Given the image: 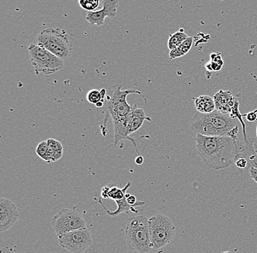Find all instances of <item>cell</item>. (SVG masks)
Instances as JSON below:
<instances>
[{"label": "cell", "mask_w": 257, "mask_h": 253, "mask_svg": "<svg viewBox=\"0 0 257 253\" xmlns=\"http://www.w3.org/2000/svg\"><path fill=\"white\" fill-rule=\"evenodd\" d=\"M86 99L90 103L95 104V105L99 103L100 102H101L102 100H103L100 91L98 89H92L91 91H88L87 93Z\"/></svg>", "instance_id": "obj_23"}, {"label": "cell", "mask_w": 257, "mask_h": 253, "mask_svg": "<svg viewBox=\"0 0 257 253\" xmlns=\"http://www.w3.org/2000/svg\"><path fill=\"white\" fill-rule=\"evenodd\" d=\"M210 57V61L206 63V65H204L207 72H218V71H220L224 66V61L222 60L220 53H212Z\"/></svg>", "instance_id": "obj_20"}, {"label": "cell", "mask_w": 257, "mask_h": 253, "mask_svg": "<svg viewBox=\"0 0 257 253\" xmlns=\"http://www.w3.org/2000/svg\"><path fill=\"white\" fill-rule=\"evenodd\" d=\"M126 194H128V193H126ZM98 202L100 204L101 206L106 210L107 214L110 217H117L120 216V214H122V213H133L137 214L138 213V210L136 209V207L138 206H136V205H128V201H126V196H125L123 199H120V200L116 201V203L117 206H118V209L114 212H110V210H108L107 207L104 206V203H103L102 201L101 198L98 199Z\"/></svg>", "instance_id": "obj_16"}, {"label": "cell", "mask_w": 257, "mask_h": 253, "mask_svg": "<svg viewBox=\"0 0 257 253\" xmlns=\"http://www.w3.org/2000/svg\"><path fill=\"white\" fill-rule=\"evenodd\" d=\"M19 213L16 205L6 198L0 199V232H7L16 223Z\"/></svg>", "instance_id": "obj_11"}, {"label": "cell", "mask_w": 257, "mask_h": 253, "mask_svg": "<svg viewBox=\"0 0 257 253\" xmlns=\"http://www.w3.org/2000/svg\"><path fill=\"white\" fill-rule=\"evenodd\" d=\"M102 9L94 12H87L86 18L88 23L94 26L96 25L98 26H101L104 25V20L107 17L111 19L116 18L117 9L118 7V0H104L102 1Z\"/></svg>", "instance_id": "obj_10"}, {"label": "cell", "mask_w": 257, "mask_h": 253, "mask_svg": "<svg viewBox=\"0 0 257 253\" xmlns=\"http://www.w3.org/2000/svg\"><path fill=\"white\" fill-rule=\"evenodd\" d=\"M188 37H190L184 32V30L180 28V31H177V32L170 36L168 43V48L170 50L177 48L182 44H183L184 41L186 40Z\"/></svg>", "instance_id": "obj_19"}, {"label": "cell", "mask_w": 257, "mask_h": 253, "mask_svg": "<svg viewBox=\"0 0 257 253\" xmlns=\"http://www.w3.org/2000/svg\"><path fill=\"white\" fill-rule=\"evenodd\" d=\"M194 106L198 113L207 114L215 111L216 104L214 97L208 95H202L199 97L193 98Z\"/></svg>", "instance_id": "obj_17"}, {"label": "cell", "mask_w": 257, "mask_h": 253, "mask_svg": "<svg viewBox=\"0 0 257 253\" xmlns=\"http://www.w3.org/2000/svg\"><path fill=\"white\" fill-rule=\"evenodd\" d=\"M256 137H257V126H256Z\"/></svg>", "instance_id": "obj_31"}, {"label": "cell", "mask_w": 257, "mask_h": 253, "mask_svg": "<svg viewBox=\"0 0 257 253\" xmlns=\"http://www.w3.org/2000/svg\"><path fill=\"white\" fill-rule=\"evenodd\" d=\"M78 2L80 7L88 12H94L100 5L99 0H80Z\"/></svg>", "instance_id": "obj_22"}, {"label": "cell", "mask_w": 257, "mask_h": 253, "mask_svg": "<svg viewBox=\"0 0 257 253\" xmlns=\"http://www.w3.org/2000/svg\"><path fill=\"white\" fill-rule=\"evenodd\" d=\"M122 85H115L112 86L110 94L107 96L108 110L112 118L114 128V146L120 140H128L132 142L136 153H139L137 146V141L141 138L147 137L144 136L136 140L130 137L128 134V125L130 114L134 109V106L128 104L126 97L130 94L142 95L140 91L136 90H122Z\"/></svg>", "instance_id": "obj_2"}, {"label": "cell", "mask_w": 257, "mask_h": 253, "mask_svg": "<svg viewBox=\"0 0 257 253\" xmlns=\"http://www.w3.org/2000/svg\"><path fill=\"white\" fill-rule=\"evenodd\" d=\"M257 145L254 139L248 137L246 140L238 142V153H242L248 161V168L257 169Z\"/></svg>", "instance_id": "obj_13"}, {"label": "cell", "mask_w": 257, "mask_h": 253, "mask_svg": "<svg viewBox=\"0 0 257 253\" xmlns=\"http://www.w3.org/2000/svg\"><path fill=\"white\" fill-rule=\"evenodd\" d=\"M242 116L246 117V120L250 123H254L257 119V109L254 111L242 115Z\"/></svg>", "instance_id": "obj_26"}, {"label": "cell", "mask_w": 257, "mask_h": 253, "mask_svg": "<svg viewBox=\"0 0 257 253\" xmlns=\"http://www.w3.org/2000/svg\"><path fill=\"white\" fill-rule=\"evenodd\" d=\"M146 121H152V119L146 115L144 109L138 108L134 106L132 112L130 114L128 120V136L139 130Z\"/></svg>", "instance_id": "obj_14"}, {"label": "cell", "mask_w": 257, "mask_h": 253, "mask_svg": "<svg viewBox=\"0 0 257 253\" xmlns=\"http://www.w3.org/2000/svg\"><path fill=\"white\" fill-rule=\"evenodd\" d=\"M58 239L60 246L72 253L86 252L92 244V234L87 229L69 232Z\"/></svg>", "instance_id": "obj_9"}, {"label": "cell", "mask_w": 257, "mask_h": 253, "mask_svg": "<svg viewBox=\"0 0 257 253\" xmlns=\"http://www.w3.org/2000/svg\"><path fill=\"white\" fill-rule=\"evenodd\" d=\"M131 186V182L128 181V184L123 188H118L116 186L110 187L108 193V198L114 201L120 200L126 196V191Z\"/></svg>", "instance_id": "obj_21"}, {"label": "cell", "mask_w": 257, "mask_h": 253, "mask_svg": "<svg viewBox=\"0 0 257 253\" xmlns=\"http://www.w3.org/2000/svg\"><path fill=\"white\" fill-rule=\"evenodd\" d=\"M104 101L102 100L101 102H100L99 103L96 104V107H102L104 106Z\"/></svg>", "instance_id": "obj_30"}, {"label": "cell", "mask_w": 257, "mask_h": 253, "mask_svg": "<svg viewBox=\"0 0 257 253\" xmlns=\"http://www.w3.org/2000/svg\"><path fill=\"white\" fill-rule=\"evenodd\" d=\"M194 42V37H190L186 40L184 41V43L182 44L177 48L170 50L169 53V57L170 59H174V58H180V57L185 56L188 53L192 47Z\"/></svg>", "instance_id": "obj_18"}, {"label": "cell", "mask_w": 257, "mask_h": 253, "mask_svg": "<svg viewBox=\"0 0 257 253\" xmlns=\"http://www.w3.org/2000/svg\"><path fill=\"white\" fill-rule=\"evenodd\" d=\"M195 141L198 154L208 168L220 170L234 164L240 141L228 136L208 137L201 134H196Z\"/></svg>", "instance_id": "obj_1"}, {"label": "cell", "mask_w": 257, "mask_h": 253, "mask_svg": "<svg viewBox=\"0 0 257 253\" xmlns=\"http://www.w3.org/2000/svg\"><path fill=\"white\" fill-rule=\"evenodd\" d=\"M28 51L30 62L38 75H54L61 70L64 66V61L38 44H31Z\"/></svg>", "instance_id": "obj_6"}, {"label": "cell", "mask_w": 257, "mask_h": 253, "mask_svg": "<svg viewBox=\"0 0 257 253\" xmlns=\"http://www.w3.org/2000/svg\"><path fill=\"white\" fill-rule=\"evenodd\" d=\"M47 141L48 144V150L47 155H46L44 161H46L48 164H50V163L56 162L62 159L63 152H64V148H63L62 144L55 139H48Z\"/></svg>", "instance_id": "obj_15"}, {"label": "cell", "mask_w": 257, "mask_h": 253, "mask_svg": "<svg viewBox=\"0 0 257 253\" xmlns=\"http://www.w3.org/2000/svg\"><path fill=\"white\" fill-rule=\"evenodd\" d=\"M48 150V141L45 140L38 144L36 152L40 158L44 160L47 155Z\"/></svg>", "instance_id": "obj_25"}, {"label": "cell", "mask_w": 257, "mask_h": 253, "mask_svg": "<svg viewBox=\"0 0 257 253\" xmlns=\"http://www.w3.org/2000/svg\"><path fill=\"white\" fill-rule=\"evenodd\" d=\"M248 171L249 172H250V178L253 179V180L257 183V169L252 167V168L248 169Z\"/></svg>", "instance_id": "obj_28"}, {"label": "cell", "mask_w": 257, "mask_h": 253, "mask_svg": "<svg viewBox=\"0 0 257 253\" xmlns=\"http://www.w3.org/2000/svg\"><path fill=\"white\" fill-rule=\"evenodd\" d=\"M216 104V110L220 113L230 115L232 109L234 107L237 99L233 96L231 91L220 90L214 96Z\"/></svg>", "instance_id": "obj_12"}, {"label": "cell", "mask_w": 257, "mask_h": 253, "mask_svg": "<svg viewBox=\"0 0 257 253\" xmlns=\"http://www.w3.org/2000/svg\"><path fill=\"white\" fill-rule=\"evenodd\" d=\"M56 235L60 237L65 234L86 229V224L82 215L72 209H62L52 221Z\"/></svg>", "instance_id": "obj_8"}, {"label": "cell", "mask_w": 257, "mask_h": 253, "mask_svg": "<svg viewBox=\"0 0 257 253\" xmlns=\"http://www.w3.org/2000/svg\"><path fill=\"white\" fill-rule=\"evenodd\" d=\"M230 115L215 111L212 113H196L194 115L191 129L194 134L215 137L228 136L230 131L237 127V122Z\"/></svg>", "instance_id": "obj_3"}, {"label": "cell", "mask_w": 257, "mask_h": 253, "mask_svg": "<svg viewBox=\"0 0 257 253\" xmlns=\"http://www.w3.org/2000/svg\"><path fill=\"white\" fill-rule=\"evenodd\" d=\"M144 159L142 156H138V157L136 158V164H138V165H142V164H144Z\"/></svg>", "instance_id": "obj_29"}, {"label": "cell", "mask_w": 257, "mask_h": 253, "mask_svg": "<svg viewBox=\"0 0 257 253\" xmlns=\"http://www.w3.org/2000/svg\"><path fill=\"white\" fill-rule=\"evenodd\" d=\"M234 164L240 169L248 168V161L242 153H238L234 157Z\"/></svg>", "instance_id": "obj_24"}, {"label": "cell", "mask_w": 257, "mask_h": 253, "mask_svg": "<svg viewBox=\"0 0 257 253\" xmlns=\"http://www.w3.org/2000/svg\"><path fill=\"white\" fill-rule=\"evenodd\" d=\"M109 190H110V187L108 186H104L102 188L101 191V197L103 198V199H108V193Z\"/></svg>", "instance_id": "obj_27"}, {"label": "cell", "mask_w": 257, "mask_h": 253, "mask_svg": "<svg viewBox=\"0 0 257 253\" xmlns=\"http://www.w3.org/2000/svg\"><path fill=\"white\" fill-rule=\"evenodd\" d=\"M149 224L154 250L166 248L176 237V226L172 220L164 215L152 216L149 219Z\"/></svg>", "instance_id": "obj_7"}, {"label": "cell", "mask_w": 257, "mask_h": 253, "mask_svg": "<svg viewBox=\"0 0 257 253\" xmlns=\"http://www.w3.org/2000/svg\"><path fill=\"white\" fill-rule=\"evenodd\" d=\"M36 41V44L62 61L69 59L72 56V42L70 40L68 33L62 28H46L38 34Z\"/></svg>", "instance_id": "obj_5"}, {"label": "cell", "mask_w": 257, "mask_h": 253, "mask_svg": "<svg viewBox=\"0 0 257 253\" xmlns=\"http://www.w3.org/2000/svg\"><path fill=\"white\" fill-rule=\"evenodd\" d=\"M126 245L131 251L148 253L154 249L149 219L145 216L132 217L125 229Z\"/></svg>", "instance_id": "obj_4"}]
</instances>
